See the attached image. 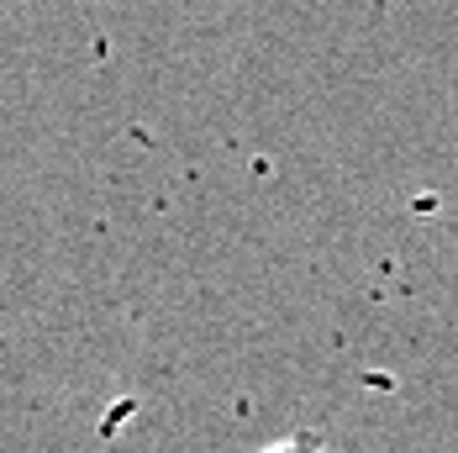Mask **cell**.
I'll return each instance as SVG.
<instances>
[{"label": "cell", "instance_id": "obj_1", "mask_svg": "<svg viewBox=\"0 0 458 453\" xmlns=\"http://www.w3.org/2000/svg\"><path fill=\"white\" fill-rule=\"evenodd\" d=\"M259 453H321V438H311V432H290V438H279V443H269V449Z\"/></svg>", "mask_w": 458, "mask_h": 453}, {"label": "cell", "instance_id": "obj_2", "mask_svg": "<svg viewBox=\"0 0 458 453\" xmlns=\"http://www.w3.org/2000/svg\"><path fill=\"white\" fill-rule=\"evenodd\" d=\"M374 5H385V0H374Z\"/></svg>", "mask_w": 458, "mask_h": 453}]
</instances>
